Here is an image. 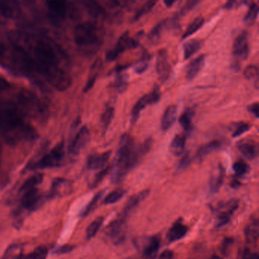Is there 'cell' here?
Here are the masks:
<instances>
[{"label": "cell", "mask_w": 259, "mask_h": 259, "mask_svg": "<svg viewBox=\"0 0 259 259\" xmlns=\"http://www.w3.org/2000/svg\"><path fill=\"white\" fill-rule=\"evenodd\" d=\"M64 142H61L57 144L48 154H45L40 160L34 162L27 166L29 170L46 169L60 166L64 159Z\"/></svg>", "instance_id": "cell-6"}, {"label": "cell", "mask_w": 259, "mask_h": 259, "mask_svg": "<svg viewBox=\"0 0 259 259\" xmlns=\"http://www.w3.org/2000/svg\"><path fill=\"white\" fill-rule=\"evenodd\" d=\"M160 245V239L158 236H155L149 238V239L145 243V246L143 247V250H142L144 256L147 258H153L158 251Z\"/></svg>", "instance_id": "cell-26"}, {"label": "cell", "mask_w": 259, "mask_h": 259, "mask_svg": "<svg viewBox=\"0 0 259 259\" xmlns=\"http://www.w3.org/2000/svg\"><path fill=\"white\" fill-rule=\"evenodd\" d=\"M125 193V191L123 189H117V190L113 191L105 197L103 202L105 204H115L124 196Z\"/></svg>", "instance_id": "cell-39"}, {"label": "cell", "mask_w": 259, "mask_h": 259, "mask_svg": "<svg viewBox=\"0 0 259 259\" xmlns=\"http://www.w3.org/2000/svg\"><path fill=\"white\" fill-rule=\"evenodd\" d=\"M250 130V125L245 122H241L236 126V130L233 132V137L237 138L242 136L244 133L248 132Z\"/></svg>", "instance_id": "cell-48"}, {"label": "cell", "mask_w": 259, "mask_h": 259, "mask_svg": "<svg viewBox=\"0 0 259 259\" xmlns=\"http://www.w3.org/2000/svg\"><path fill=\"white\" fill-rule=\"evenodd\" d=\"M174 251L170 250H165L160 254L159 259H174Z\"/></svg>", "instance_id": "cell-57"}, {"label": "cell", "mask_w": 259, "mask_h": 259, "mask_svg": "<svg viewBox=\"0 0 259 259\" xmlns=\"http://www.w3.org/2000/svg\"><path fill=\"white\" fill-rule=\"evenodd\" d=\"M97 75H95V76L92 77V78H89V81H88L87 84H86L85 87L84 89V92H88L89 91H90L92 88L95 85V81H96Z\"/></svg>", "instance_id": "cell-56"}, {"label": "cell", "mask_w": 259, "mask_h": 259, "mask_svg": "<svg viewBox=\"0 0 259 259\" xmlns=\"http://www.w3.org/2000/svg\"><path fill=\"white\" fill-rule=\"evenodd\" d=\"M248 111L253 115L255 118H258L259 116V104L257 102L251 104L248 107Z\"/></svg>", "instance_id": "cell-54"}, {"label": "cell", "mask_w": 259, "mask_h": 259, "mask_svg": "<svg viewBox=\"0 0 259 259\" xmlns=\"http://www.w3.org/2000/svg\"><path fill=\"white\" fill-rule=\"evenodd\" d=\"M191 163V157L189 155V153H186L183 157H182L181 160H180V163H179L178 165V169H184V168L187 167L189 166V163Z\"/></svg>", "instance_id": "cell-53"}, {"label": "cell", "mask_w": 259, "mask_h": 259, "mask_svg": "<svg viewBox=\"0 0 259 259\" xmlns=\"http://www.w3.org/2000/svg\"><path fill=\"white\" fill-rule=\"evenodd\" d=\"M22 13V9L17 2H0V15L8 19H16Z\"/></svg>", "instance_id": "cell-19"}, {"label": "cell", "mask_w": 259, "mask_h": 259, "mask_svg": "<svg viewBox=\"0 0 259 259\" xmlns=\"http://www.w3.org/2000/svg\"><path fill=\"white\" fill-rule=\"evenodd\" d=\"M90 140V131L86 125L81 127L75 135L69 146V153L72 157H76Z\"/></svg>", "instance_id": "cell-11"}, {"label": "cell", "mask_w": 259, "mask_h": 259, "mask_svg": "<svg viewBox=\"0 0 259 259\" xmlns=\"http://www.w3.org/2000/svg\"><path fill=\"white\" fill-rule=\"evenodd\" d=\"M0 133L10 144L37 137V131L25 122L19 108L7 103H0Z\"/></svg>", "instance_id": "cell-2"}, {"label": "cell", "mask_w": 259, "mask_h": 259, "mask_svg": "<svg viewBox=\"0 0 259 259\" xmlns=\"http://www.w3.org/2000/svg\"><path fill=\"white\" fill-rule=\"evenodd\" d=\"M44 175L42 174H36L31 176L21 186L20 192H25L31 189L36 188V186L43 182Z\"/></svg>", "instance_id": "cell-33"}, {"label": "cell", "mask_w": 259, "mask_h": 259, "mask_svg": "<svg viewBox=\"0 0 259 259\" xmlns=\"http://www.w3.org/2000/svg\"><path fill=\"white\" fill-rule=\"evenodd\" d=\"M224 169L221 165H219L212 172L209 181V187L212 193L218 192L224 182Z\"/></svg>", "instance_id": "cell-25"}, {"label": "cell", "mask_w": 259, "mask_h": 259, "mask_svg": "<svg viewBox=\"0 0 259 259\" xmlns=\"http://www.w3.org/2000/svg\"><path fill=\"white\" fill-rule=\"evenodd\" d=\"M199 4L198 1H195V0H192V1H188L186 3L183 8L181 9L180 12V16H186L187 13H189L192 9L195 8V6L198 5Z\"/></svg>", "instance_id": "cell-49"}, {"label": "cell", "mask_w": 259, "mask_h": 259, "mask_svg": "<svg viewBox=\"0 0 259 259\" xmlns=\"http://www.w3.org/2000/svg\"><path fill=\"white\" fill-rule=\"evenodd\" d=\"M152 145V139H148L139 148H136L134 140L130 135H122L116 153L113 182L121 181L137 165L141 157L150 151Z\"/></svg>", "instance_id": "cell-3"}, {"label": "cell", "mask_w": 259, "mask_h": 259, "mask_svg": "<svg viewBox=\"0 0 259 259\" xmlns=\"http://www.w3.org/2000/svg\"><path fill=\"white\" fill-rule=\"evenodd\" d=\"M125 69V67L119 68L117 71L116 79H115L114 85L116 90L122 93L126 90L128 84V75L122 71Z\"/></svg>", "instance_id": "cell-31"}, {"label": "cell", "mask_w": 259, "mask_h": 259, "mask_svg": "<svg viewBox=\"0 0 259 259\" xmlns=\"http://www.w3.org/2000/svg\"><path fill=\"white\" fill-rule=\"evenodd\" d=\"M233 170L238 177H242L249 172L250 167L248 163H245L244 160H237L233 163Z\"/></svg>", "instance_id": "cell-41"}, {"label": "cell", "mask_w": 259, "mask_h": 259, "mask_svg": "<svg viewBox=\"0 0 259 259\" xmlns=\"http://www.w3.org/2000/svg\"><path fill=\"white\" fill-rule=\"evenodd\" d=\"M236 4H237V2L236 1H229L224 6V8L226 10H231V9L234 8Z\"/></svg>", "instance_id": "cell-58"}, {"label": "cell", "mask_w": 259, "mask_h": 259, "mask_svg": "<svg viewBox=\"0 0 259 259\" xmlns=\"http://www.w3.org/2000/svg\"><path fill=\"white\" fill-rule=\"evenodd\" d=\"M74 245H63L61 246L58 247L57 249L54 251V253L57 254H66V253H69L74 249Z\"/></svg>", "instance_id": "cell-52"}, {"label": "cell", "mask_w": 259, "mask_h": 259, "mask_svg": "<svg viewBox=\"0 0 259 259\" xmlns=\"http://www.w3.org/2000/svg\"><path fill=\"white\" fill-rule=\"evenodd\" d=\"M19 259H30L29 255H22Z\"/></svg>", "instance_id": "cell-61"}, {"label": "cell", "mask_w": 259, "mask_h": 259, "mask_svg": "<svg viewBox=\"0 0 259 259\" xmlns=\"http://www.w3.org/2000/svg\"><path fill=\"white\" fill-rule=\"evenodd\" d=\"M155 4V1H148V2L145 3V4L139 9V10H138L136 14L135 15L134 17H133V22L139 20L142 16H145V15L150 13V12L153 10V8H154Z\"/></svg>", "instance_id": "cell-40"}, {"label": "cell", "mask_w": 259, "mask_h": 259, "mask_svg": "<svg viewBox=\"0 0 259 259\" xmlns=\"http://www.w3.org/2000/svg\"><path fill=\"white\" fill-rule=\"evenodd\" d=\"M188 232L187 226L181 221H177L169 229L167 233V239L170 242H176L183 239Z\"/></svg>", "instance_id": "cell-22"}, {"label": "cell", "mask_w": 259, "mask_h": 259, "mask_svg": "<svg viewBox=\"0 0 259 259\" xmlns=\"http://www.w3.org/2000/svg\"><path fill=\"white\" fill-rule=\"evenodd\" d=\"M139 45L138 40L130 37L128 32H125L119 37L116 47L107 53L106 60L109 62L113 61L126 50L135 49Z\"/></svg>", "instance_id": "cell-7"}, {"label": "cell", "mask_w": 259, "mask_h": 259, "mask_svg": "<svg viewBox=\"0 0 259 259\" xmlns=\"http://www.w3.org/2000/svg\"><path fill=\"white\" fill-rule=\"evenodd\" d=\"M238 207V203L236 200H232L230 202L227 203L226 205L225 210H221V213L218 214L217 220V225L218 227H223L226 225L230 221V218L233 216V213Z\"/></svg>", "instance_id": "cell-21"}, {"label": "cell", "mask_w": 259, "mask_h": 259, "mask_svg": "<svg viewBox=\"0 0 259 259\" xmlns=\"http://www.w3.org/2000/svg\"><path fill=\"white\" fill-rule=\"evenodd\" d=\"M258 11L259 9L257 4L254 3L251 4L248 9V13L244 17V22L248 25H253L258 16Z\"/></svg>", "instance_id": "cell-38"}, {"label": "cell", "mask_w": 259, "mask_h": 259, "mask_svg": "<svg viewBox=\"0 0 259 259\" xmlns=\"http://www.w3.org/2000/svg\"><path fill=\"white\" fill-rule=\"evenodd\" d=\"M47 7L50 19L56 24L63 22L70 12L69 4L63 1H49L47 2Z\"/></svg>", "instance_id": "cell-9"}, {"label": "cell", "mask_w": 259, "mask_h": 259, "mask_svg": "<svg viewBox=\"0 0 259 259\" xmlns=\"http://www.w3.org/2000/svg\"><path fill=\"white\" fill-rule=\"evenodd\" d=\"M244 76L246 79L251 80L257 78L258 76V69L254 65H250L245 68Z\"/></svg>", "instance_id": "cell-47"}, {"label": "cell", "mask_w": 259, "mask_h": 259, "mask_svg": "<svg viewBox=\"0 0 259 259\" xmlns=\"http://www.w3.org/2000/svg\"><path fill=\"white\" fill-rule=\"evenodd\" d=\"M150 56L149 54H145L142 60H139L136 66H134V71L136 73L142 74L148 69L149 66Z\"/></svg>", "instance_id": "cell-42"}, {"label": "cell", "mask_w": 259, "mask_h": 259, "mask_svg": "<svg viewBox=\"0 0 259 259\" xmlns=\"http://www.w3.org/2000/svg\"><path fill=\"white\" fill-rule=\"evenodd\" d=\"M11 42L13 62L22 72L38 84L45 81L57 90L70 86L71 77L63 67L65 55L51 39L18 32L13 33Z\"/></svg>", "instance_id": "cell-1"}, {"label": "cell", "mask_w": 259, "mask_h": 259, "mask_svg": "<svg viewBox=\"0 0 259 259\" xmlns=\"http://www.w3.org/2000/svg\"><path fill=\"white\" fill-rule=\"evenodd\" d=\"M22 254V247L19 244L10 245L1 259H19Z\"/></svg>", "instance_id": "cell-37"}, {"label": "cell", "mask_w": 259, "mask_h": 259, "mask_svg": "<svg viewBox=\"0 0 259 259\" xmlns=\"http://www.w3.org/2000/svg\"><path fill=\"white\" fill-rule=\"evenodd\" d=\"M245 236L247 242L256 244L259 238V221L254 219L250 221L245 228Z\"/></svg>", "instance_id": "cell-24"}, {"label": "cell", "mask_w": 259, "mask_h": 259, "mask_svg": "<svg viewBox=\"0 0 259 259\" xmlns=\"http://www.w3.org/2000/svg\"><path fill=\"white\" fill-rule=\"evenodd\" d=\"M104 218L103 217H98L96 219L94 220L90 225L88 227L86 230V237L88 239H91L93 238L95 235L99 231L100 228L104 223Z\"/></svg>", "instance_id": "cell-36"}, {"label": "cell", "mask_w": 259, "mask_h": 259, "mask_svg": "<svg viewBox=\"0 0 259 259\" xmlns=\"http://www.w3.org/2000/svg\"><path fill=\"white\" fill-rule=\"evenodd\" d=\"M22 198V205L28 210H36L40 207L45 201V198L37 188L23 192Z\"/></svg>", "instance_id": "cell-13"}, {"label": "cell", "mask_w": 259, "mask_h": 259, "mask_svg": "<svg viewBox=\"0 0 259 259\" xmlns=\"http://www.w3.org/2000/svg\"><path fill=\"white\" fill-rule=\"evenodd\" d=\"M106 235L116 245L122 243L125 239L126 226L123 219L116 220L107 226Z\"/></svg>", "instance_id": "cell-10"}, {"label": "cell", "mask_w": 259, "mask_h": 259, "mask_svg": "<svg viewBox=\"0 0 259 259\" xmlns=\"http://www.w3.org/2000/svg\"><path fill=\"white\" fill-rule=\"evenodd\" d=\"M202 47V41L198 39H191L185 42L183 46V57L184 60L190 59L194 54H196Z\"/></svg>", "instance_id": "cell-27"}, {"label": "cell", "mask_w": 259, "mask_h": 259, "mask_svg": "<svg viewBox=\"0 0 259 259\" xmlns=\"http://www.w3.org/2000/svg\"><path fill=\"white\" fill-rule=\"evenodd\" d=\"M114 108L111 107H107L103 113L102 116H101V122H102L103 125L106 130L108 128L109 125L111 123L112 120L114 117Z\"/></svg>", "instance_id": "cell-43"}, {"label": "cell", "mask_w": 259, "mask_h": 259, "mask_svg": "<svg viewBox=\"0 0 259 259\" xmlns=\"http://www.w3.org/2000/svg\"><path fill=\"white\" fill-rule=\"evenodd\" d=\"M18 102L22 112L37 120H45L49 115L48 106L35 94L22 91L18 95Z\"/></svg>", "instance_id": "cell-4"}, {"label": "cell", "mask_w": 259, "mask_h": 259, "mask_svg": "<svg viewBox=\"0 0 259 259\" xmlns=\"http://www.w3.org/2000/svg\"><path fill=\"white\" fill-rule=\"evenodd\" d=\"M110 156H111V151H106L102 154H92L88 159V167L93 170L104 169L108 163Z\"/></svg>", "instance_id": "cell-16"}, {"label": "cell", "mask_w": 259, "mask_h": 259, "mask_svg": "<svg viewBox=\"0 0 259 259\" xmlns=\"http://www.w3.org/2000/svg\"><path fill=\"white\" fill-rule=\"evenodd\" d=\"M175 1H164V4H166V7H171L172 4H174Z\"/></svg>", "instance_id": "cell-59"}, {"label": "cell", "mask_w": 259, "mask_h": 259, "mask_svg": "<svg viewBox=\"0 0 259 259\" xmlns=\"http://www.w3.org/2000/svg\"><path fill=\"white\" fill-rule=\"evenodd\" d=\"M48 249L45 246H39L34 249L31 254H28L30 259H46L48 257Z\"/></svg>", "instance_id": "cell-46"}, {"label": "cell", "mask_w": 259, "mask_h": 259, "mask_svg": "<svg viewBox=\"0 0 259 259\" xmlns=\"http://www.w3.org/2000/svg\"><path fill=\"white\" fill-rule=\"evenodd\" d=\"M7 55H8V50L7 47L0 42V65L2 66L7 65Z\"/></svg>", "instance_id": "cell-50"}, {"label": "cell", "mask_w": 259, "mask_h": 259, "mask_svg": "<svg viewBox=\"0 0 259 259\" xmlns=\"http://www.w3.org/2000/svg\"><path fill=\"white\" fill-rule=\"evenodd\" d=\"M103 195H104V191H101V192H98V193H97L96 195L94 196L92 201L89 202L87 207L84 209V212H83L82 213L83 216H87L89 213H90L91 212H92V210L96 207L98 201H99L100 199L102 198Z\"/></svg>", "instance_id": "cell-45"}, {"label": "cell", "mask_w": 259, "mask_h": 259, "mask_svg": "<svg viewBox=\"0 0 259 259\" xmlns=\"http://www.w3.org/2000/svg\"><path fill=\"white\" fill-rule=\"evenodd\" d=\"M74 41L77 46L83 49L98 47L101 39L98 26L91 22L77 25L74 29Z\"/></svg>", "instance_id": "cell-5"}, {"label": "cell", "mask_w": 259, "mask_h": 259, "mask_svg": "<svg viewBox=\"0 0 259 259\" xmlns=\"http://www.w3.org/2000/svg\"><path fill=\"white\" fill-rule=\"evenodd\" d=\"M248 34L245 31L240 33L235 39L233 45V55L236 60H245L249 55Z\"/></svg>", "instance_id": "cell-12"}, {"label": "cell", "mask_w": 259, "mask_h": 259, "mask_svg": "<svg viewBox=\"0 0 259 259\" xmlns=\"http://www.w3.org/2000/svg\"><path fill=\"white\" fill-rule=\"evenodd\" d=\"M222 147V142L218 140H213L212 142H208L206 145L201 146L197 152V157L198 158H203L205 156L208 155L213 151H218L221 149Z\"/></svg>", "instance_id": "cell-30"}, {"label": "cell", "mask_w": 259, "mask_h": 259, "mask_svg": "<svg viewBox=\"0 0 259 259\" xmlns=\"http://www.w3.org/2000/svg\"><path fill=\"white\" fill-rule=\"evenodd\" d=\"M210 259H223L222 257H220V256L218 255H213L211 257H210Z\"/></svg>", "instance_id": "cell-60"}, {"label": "cell", "mask_w": 259, "mask_h": 259, "mask_svg": "<svg viewBox=\"0 0 259 259\" xmlns=\"http://www.w3.org/2000/svg\"><path fill=\"white\" fill-rule=\"evenodd\" d=\"M160 96H161V94H160V89L156 86L151 93L142 97L133 107V111H132L131 122L135 123L139 119L142 110L146 108L148 106L158 102L160 101Z\"/></svg>", "instance_id": "cell-8"}, {"label": "cell", "mask_w": 259, "mask_h": 259, "mask_svg": "<svg viewBox=\"0 0 259 259\" xmlns=\"http://www.w3.org/2000/svg\"><path fill=\"white\" fill-rule=\"evenodd\" d=\"M205 63V55L201 54L199 57L192 60L188 64L186 69V78L189 81L193 80L198 75Z\"/></svg>", "instance_id": "cell-18"}, {"label": "cell", "mask_w": 259, "mask_h": 259, "mask_svg": "<svg viewBox=\"0 0 259 259\" xmlns=\"http://www.w3.org/2000/svg\"><path fill=\"white\" fill-rule=\"evenodd\" d=\"M11 87L10 81H7L4 77L0 76V92L7 90Z\"/></svg>", "instance_id": "cell-55"}, {"label": "cell", "mask_w": 259, "mask_h": 259, "mask_svg": "<svg viewBox=\"0 0 259 259\" xmlns=\"http://www.w3.org/2000/svg\"><path fill=\"white\" fill-rule=\"evenodd\" d=\"M111 166H105L104 169H101L95 176L94 181L92 182V185H91V187L95 188L96 186H98V185L100 184L102 182V180L108 175L109 172L111 171Z\"/></svg>", "instance_id": "cell-44"}, {"label": "cell", "mask_w": 259, "mask_h": 259, "mask_svg": "<svg viewBox=\"0 0 259 259\" xmlns=\"http://www.w3.org/2000/svg\"><path fill=\"white\" fill-rule=\"evenodd\" d=\"M193 116V110H191V109H187V110H185V111L182 113L180 119H179V122H180V125H181V126L183 127L186 132L191 131V130H192V122Z\"/></svg>", "instance_id": "cell-35"}, {"label": "cell", "mask_w": 259, "mask_h": 259, "mask_svg": "<svg viewBox=\"0 0 259 259\" xmlns=\"http://www.w3.org/2000/svg\"><path fill=\"white\" fill-rule=\"evenodd\" d=\"M73 192V186L70 180L57 178L53 182L49 197H64L71 195Z\"/></svg>", "instance_id": "cell-14"}, {"label": "cell", "mask_w": 259, "mask_h": 259, "mask_svg": "<svg viewBox=\"0 0 259 259\" xmlns=\"http://www.w3.org/2000/svg\"><path fill=\"white\" fill-rule=\"evenodd\" d=\"M149 195V191L144 190L139 193L133 195L125 204V207L123 208V215L126 216L128 213H131L133 210L136 208Z\"/></svg>", "instance_id": "cell-23"}, {"label": "cell", "mask_w": 259, "mask_h": 259, "mask_svg": "<svg viewBox=\"0 0 259 259\" xmlns=\"http://www.w3.org/2000/svg\"><path fill=\"white\" fill-rule=\"evenodd\" d=\"M169 20H168V19H165V20L162 21L160 23L155 25V26L151 29L149 34H148V40L152 42V43H157V42L160 40V37H161V34L163 30H164L165 28H170V25H169Z\"/></svg>", "instance_id": "cell-29"}, {"label": "cell", "mask_w": 259, "mask_h": 259, "mask_svg": "<svg viewBox=\"0 0 259 259\" xmlns=\"http://www.w3.org/2000/svg\"><path fill=\"white\" fill-rule=\"evenodd\" d=\"M237 148L241 154L248 160H254L257 157L258 148L254 141L244 139L238 143Z\"/></svg>", "instance_id": "cell-17"}, {"label": "cell", "mask_w": 259, "mask_h": 259, "mask_svg": "<svg viewBox=\"0 0 259 259\" xmlns=\"http://www.w3.org/2000/svg\"><path fill=\"white\" fill-rule=\"evenodd\" d=\"M177 116V107L174 104L169 105L166 107V110L163 113L160 122V128L163 132L167 131L171 128Z\"/></svg>", "instance_id": "cell-20"}, {"label": "cell", "mask_w": 259, "mask_h": 259, "mask_svg": "<svg viewBox=\"0 0 259 259\" xmlns=\"http://www.w3.org/2000/svg\"><path fill=\"white\" fill-rule=\"evenodd\" d=\"M239 259H259V257L257 253L252 252L246 248L241 252Z\"/></svg>", "instance_id": "cell-51"}, {"label": "cell", "mask_w": 259, "mask_h": 259, "mask_svg": "<svg viewBox=\"0 0 259 259\" xmlns=\"http://www.w3.org/2000/svg\"><path fill=\"white\" fill-rule=\"evenodd\" d=\"M186 136L178 134L172 139L169 146V150L174 155L180 156L186 148Z\"/></svg>", "instance_id": "cell-28"}, {"label": "cell", "mask_w": 259, "mask_h": 259, "mask_svg": "<svg viewBox=\"0 0 259 259\" xmlns=\"http://www.w3.org/2000/svg\"><path fill=\"white\" fill-rule=\"evenodd\" d=\"M204 23V18L201 17V16H198V17L195 18V19L192 21V23H190V25L186 28V32H185L184 34L183 35V39L187 38V37H190L192 34L196 33L197 31L203 26Z\"/></svg>", "instance_id": "cell-34"}, {"label": "cell", "mask_w": 259, "mask_h": 259, "mask_svg": "<svg viewBox=\"0 0 259 259\" xmlns=\"http://www.w3.org/2000/svg\"><path fill=\"white\" fill-rule=\"evenodd\" d=\"M84 7H85L88 13L93 17H100V16L105 15L106 11L104 7L100 5L98 3L95 2V1L84 2Z\"/></svg>", "instance_id": "cell-32"}, {"label": "cell", "mask_w": 259, "mask_h": 259, "mask_svg": "<svg viewBox=\"0 0 259 259\" xmlns=\"http://www.w3.org/2000/svg\"><path fill=\"white\" fill-rule=\"evenodd\" d=\"M156 70L161 81H166L169 78L171 72L170 65L168 60L167 51L166 50H160L157 53Z\"/></svg>", "instance_id": "cell-15"}]
</instances>
